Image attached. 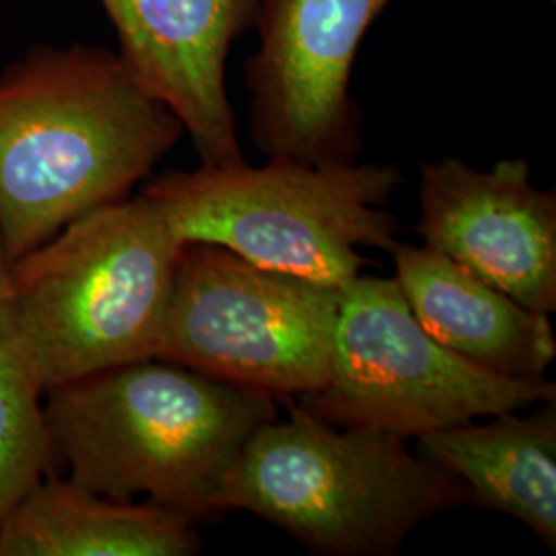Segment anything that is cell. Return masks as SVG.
Returning <instances> with one entry per match:
<instances>
[{"label":"cell","mask_w":556,"mask_h":556,"mask_svg":"<svg viewBox=\"0 0 556 556\" xmlns=\"http://www.w3.org/2000/svg\"><path fill=\"white\" fill-rule=\"evenodd\" d=\"M392 0H260L245 62L250 135L268 160L349 165L361 151L351 96L358 46Z\"/></svg>","instance_id":"obj_8"},{"label":"cell","mask_w":556,"mask_h":556,"mask_svg":"<svg viewBox=\"0 0 556 556\" xmlns=\"http://www.w3.org/2000/svg\"><path fill=\"white\" fill-rule=\"evenodd\" d=\"M184 135L100 46H41L0 73V239L9 260L132 197Z\"/></svg>","instance_id":"obj_1"},{"label":"cell","mask_w":556,"mask_h":556,"mask_svg":"<svg viewBox=\"0 0 556 556\" xmlns=\"http://www.w3.org/2000/svg\"><path fill=\"white\" fill-rule=\"evenodd\" d=\"M9 268L0 239V516L56 466L43 420L46 390L11 298Z\"/></svg>","instance_id":"obj_14"},{"label":"cell","mask_w":556,"mask_h":556,"mask_svg":"<svg viewBox=\"0 0 556 556\" xmlns=\"http://www.w3.org/2000/svg\"><path fill=\"white\" fill-rule=\"evenodd\" d=\"M225 480L220 509L250 511L316 555H396L427 519L466 503L464 484L408 439L340 427L285 400Z\"/></svg>","instance_id":"obj_3"},{"label":"cell","mask_w":556,"mask_h":556,"mask_svg":"<svg viewBox=\"0 0 556 556\" xmlns=\"http://www.w3.org/2000/svg\"><path fill=\"white\" fill-rule=\"evenodd\" d=\"M340 289L262 268L215 243H181L155 358L277 402L330 378Z\"/></svg>","instance_id":"obj_6"},{"label":"cell","mask_w":556,"mask_h":556,"mask_svg":"<svg viewBox=\"0 0 556 556\" xmlns=\"http://www.w3.org/2000/svg\"><path fill=\"white\" fill-rule=\"evenodd\" d=\"M277 400L144 358L48 390V443L66 478L105 497L153 501L192 521L223 516L231 466Z\"/></svg>","instance_id":"obj_2"},{"label":"cell","mask_w":556,"mask_h":556,"mask_svg":"<svg viewBox=\"0 0 556 556\" xmlns=\"http://www.w3.org/2000/svg\"><path fill=\"white\" fill-rule=\"evenodd\" d=\"M197 526L153 501L50 475L0 516V556H190L202 551Z\"/></svg>","instance_id":"obj_12"},{"label":"cell","mask_w":556,"mask_h":556,"mask_svg":"<svg viewBox=\"0 0 556 556\" xmlns=\"http://www.w3.org/2000/svg\"><path fill=\"white\" fill-rule=\"evenodd\" d=\"M396 282L420 326L457 357L501 378L538 381L556 358L551 318L452 258L397 241Z\"/></svg>","instance_id":"obj_11"},{"label":"cell","mask_w":556,"mask_h":556,"mask_svg":"<svg viewBox=\"0 0 556 556\" xmlns=\"http://www.w3.org/2000/svg\"><path fill=\"white\" fill-rule=\"evenodd\" d=\"M179 241L142 194L96 208L11 262L43 390L155 358Z\"/></svg>","instance_id":"obj_4"},{"label":"cell","mask_w":556,"mask_h":556,"mask_svg":"<svg viewBox=\"0 0 556 556\" xmlns=\"http://www.w3.org/2000/svg\"><path fill=\"white\" fill-rule=\"evenodd\" d=\"M124 68L178 118L204 165L245 161L227 96L231 43L256 27L260 0H98Z\"/></svg>","instance_id":"obj_10"},{"label":"cell","mask_w":556,"mask_h":556,"mask_svg":"<svg viewBox=\"0 0 556 556\" xmlns=\"http://www.w3.org/2000/svg\"><path fill=\"white\" fill-rule=\"evenodd\" d=\"M396 165H204L149 179V200L181 243L204 241L241 258L342 289L369 260L392 252L397 220L383 206L402 186Z\"/></svg>","instance_id":"obj_5"},{"label":"cell","mask_w":556,"mask_h":556,"mask_svg":"<svg viewBox=\"0 0 556 556\" xmlns=\"http://www.w3.org/2000/svg\"><path fill=\"white\" fill-rule=\"evenodd\" d=\"M459 422L417 439L418 454L457 478L466 501L516 517L556 548V400L530 415Z\"/></svg>","instance_id":"obj_13"},{"label":"cell","mask_w":556,"mask_h":556,"mask_svg":"<svg viewBox=\"0 0 556 556\" xmlns=\"http://www.w3.org/2000/svg\"><path fill=\"white\" fill-rule=\"evenodd\" d=\"M422 245L538 314L556 312V194L526 160L477 169L457 157L420 165Z\"/></svg>","instance_id":"obj_9"},{"label":"cell","mask_w":556,"mask_h":556,"mask_svg":"<svg viewBox=\"0 0 556 556\" xmlns=\"http://www.w3.org/2000/svg\"><path fill=\"white\" fill-rule=\"evenodd\" d=\"M548 400L556 383L501 378L457 357L420 326L396 278L363 275L340 289L330 378L298 397L332 425L404 439Z\"/></svg>","instance_id":"obj_7"}]
</instances>
